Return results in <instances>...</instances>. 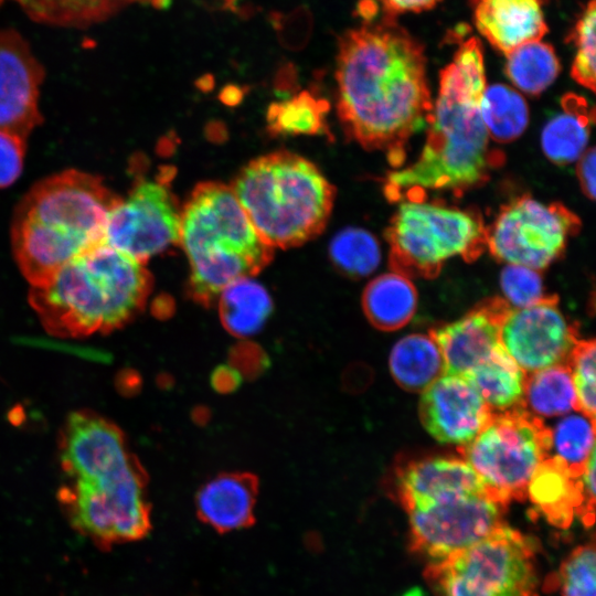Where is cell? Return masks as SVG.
I'll return each instance as SVG.
<instances>
[{"mask_svg": "<svg viewBox=\"0 0 596 596\" xmlns=\"http://www.w3.org/2000/svg\"><path fill=\"white\" fill-rule=\"evenodd\" d=\"M480 110L489 138L498 142L517 139L529 123V108L524 98L503 84L485 88Z\"/></svg>", "mask_w": 596, "mask_h": 596, "instance_id": "f546056e", "label": "cell"}, {"mask_svg": "<svg viewBox=\"0 0 596 596\" xmlns=\"http://www.w3.org/2000/svg\"><path fill=\"white\" fill-rule=\"evenodd\" d=\"M3 0H0V3L2 2Z\"/></svg>", "mask_w": 596, "mask_h": 596, "instance_id": "7bdbcfd3", "label": "cell"}, {"mask_svg": "<svg viewBox=\"0 0 596 596\" xmlns=\"http://www.w3.org/2000/svg\"><path fill=\"white\" fill-rule=\"evenodd\" d=\"M396 482L406 512L457 497L490 493L465 459L453 457L408 462L397 472Z\"/></svg>", "mask_w": 596, "mask_h": 596, "instance_id": "ac0fdd59", "label": "cell"}, {"mask_svg": "<svg viewBox=\"0 0 596 596\" xmlns=\"http://www.w3.org/2000/svg\"><path fill=\"white\" fill-rule=\"evenodd\" d=\"M39 23L86 28L103 22L124 8L149 0H15Z\"/></svg>", "mask_w": 596, "mask_h": 596, "instance_id": "4316f807", "label": "cell"}, {"mask_svg": "<svg viewBox=\"0 0 596 596\" xmlns=\"http://www.w3.org/2000/svg\"><path fill=\"white\" fill-rule=\"evenodd\" d=\"M257 478L247 472H225L205 482L195 497L196 515L219 533L255 523Z\"/></svg>", "mask_w": 596, "mask_h": 596, "instance_id": "d6986e66", "label": "cell"}, {"mask_svg": "<svg viewBox=\"0 0 596 596\" xmlns=\"http://www.w3.org/2000/svg\"><path fill=\"white\" fill-rule=\"evenodd\" d=\"M526 496L553 525L567 528L575 515L586 526L594 523V512L587 507L581 476H575L554 457L547 456L538 467Z\"/></svg>", "mask_w": 596, "mask_h": 596, "instance_id": "ffe728a7", "label": "cell"}, {"mask_svg": "<svg viewBox=\"0 0 596 596\" xmlns=\"http://www.w3.org/2000/svg\"><path fill=\"white\" fill-rule=\"evenodd\" d=\"M486 87L481 45L477 39H469L440 73L439 93L419 157L386 177L384 193L390 201L423 200L426 191L436 190L462 193L485 183L502 163V153L489 146L481 117Z\"/></svg>", "mask_w": 596, "mask_h": 596, "instance_id": "7a4b0ae2", "label": "cell"}, {"mask_svg": "<svg viewBox=\"0 0 596 596\" xmlns=\"http://www.w3.org/2000/svg\"><path fill=\"white\" fill-rule=\"evenodd\" d=\"M362 307L374 327L385 331L396 330L413 318L417 292L409 277L396 272L382 274L366 285Z\"/></svg>", "mask_w": 596, "mask_h": 596, "instance_id": "603a6c76", "label": "cell"}, {"mask_svg": "<svg viewBox=\"0 0 596 596\" xmlns=\"http://www.w3.org/2000/svg\"><path fill=\"white\" fill-rule=\"evenodd\" d=\"M475 18L480 33L505 54L547 31L540 0H479Z\"/></svg>", "mask_w": 596, "mask_h": 596, "instance_id": "44dd1931", "label": "cell"}, {"mask_svg": "<svg viewBox=\"0 0 596 596\" xmlns=\"http://www.w3.org/2000/svg\"><path fill=\"white\" fill-rule=\"evenodd\" d=\"M476 3L479 1V0H473Z\"/></svg>", "mask_w": 596, "mask_h": 596, "instance_id": "b9f144b4", "label": "cell"}, {"mask_svg": "<svg viewBox=\"0 0 596 596\" xmlns=\"http://www.w3.org/2000/svg\"><path fill=\"white\" fill-rule=\"evenodd\" d=\"M171 170L136 179L109 213L105 243L146 264L179 244L181 206L170 188Z\"/></svg>", "mask_w": 596, "mask_h": 596, "instance_id": "7c38bea8", "label": "cell"}, {"mask_svg": "<svg viewBox=\"0 0 596 596\" xmlns=\"http://www.w3.org/2000/svg\"><path fill=\"white\" fill-rule=\"evenodd\" d=\"M152 277L142 264L103 243L31 286L30 302L56 337L117 329L145 306Z\"/></svg>", "mask_w": 596, "mask_h": 596, "instance_id": "277c9868", "label": "cell"}, {"mask_svg": "<svg viewBox=\"0 0 596 596\" xmlns=\"http://www.w3.org/2000/svg\"><path fill=\"white\" fill-rule=\"evenodd\" d=\"M500 286L513 309L531 306L544 297L540 273L526 266L508 264L501 272Z\"/></svg>", "mask_w": 596, "mask_h": 596, "instance_id": "8d00e7d4", "label": "cell"}, {"mask_svg": "<svg viewBox=\"0 0 596 596\" xmlns=\"http://www.w3.org/2000/svg\"><path fill=\"white\" fill-rule=\"evenodd\" d=\"M491 409L507 411L521 404L526 373L502 344L464 376Z\"/></svg>", "mask_w": 596, "mask_h": 596, "instance_id": "cb8c5ba5", "label": "cell"}, {"mask_svg": "<svg viewBox=\"0 0 596 596\" xmlns=\"http://www.w3.org/2000/svg\"><path fill=\"white\" fill-rule=\"evenodd\" d=\"M231 189L259 236L281 249L317 237L336 198V189L315 163L286 150L253 159Z\"/></svg>", "mask_w": 596, "mask_h": 596, "instance_id": "8992f818", "label": "cell"}, {"mask_svg": "<svg viewBox=\"0 0 596 596\" xmlns=\"http://www.w3.org/2000/svg\"><path fill=\"white\" fill-rule=\"evenodd\" d=\"M507 75L523 93L539 95L560 72L552 46L541 41L529 42L507 53Z\"/></svg>", "mask_w": 596, "mask_h": 596, "instance_id": "4dcf8cb0", "label": "cell"}, {"mask_svg": "<svg viewBox=\"0 0 596 596\" xmlns=\"http://www.w3.org/2000/svg\"><path fill=\"white\" fill-rule=\"evenodd\" d=\"M505 504L490 493L462 496L408 513L411 549L444 560L490 535L504 524Z\"/></svg>", "mask_w": 596, "mask_h": 596, "instance_id": "4fadbf2b", "label": "cell"}, {"mask_svg": "<svg viewBox=\"0 0 596 596\" xmlns=\"http://www.w3.org/2000/svg\"><path fill=\"white\" fill-rule=\"evenodd\" d=\"M493 412L464 377L443 374L423 391L419 417L438 441L464 446L490 421Z\"/></svg>", "mask_w": 596, "mask_h": 596, "instance_id": "2e32d148", "label": "cell"}, {"mask_svg": "<svg viewBox=\"0 0 596 596\" xmlns=\"http://www.w3.org/2000/svg\"><path fill=\"white\" fill-rule=\"evenodd\" d=\"M395 382L411 392L424 391L444 374L441 353L426 334L405 336L393 347L389 359Z\"/></svg>", "mask_w": 596, "mask_h": 596, "instance_id": "484cf974", "label": "cell"}, {"mask_svg": "<svg viewBox=\"0 0 596 596\" xmlns=\"http://www.w3.org/2000/svg\"><path fill=\"white\" fill-rule=\"evenodd\" d=\"M336 81L345 136L401 167L411 137L427 127L434 106L419 43L392 24L349 31L340 40Z\"/></svg>", "mask_w": 596, "mask_h": 596, "instance_id": "6da1fadb", "label": "cell"}, {"mask_svg": "<svg viewBox=\"0 0 596 596\" xmlns=\"http://www.w3.org/2000/svg\"><path fill=\"white\" fill-rule=\"evenodd\" d=\"M385 238L393 272L433 278L451 257L478 258L487 248V225L471 209L405 200L394 213Z\"/></svg>", "mask_w": 596, "mask_h": 596, "instance_id": "ba28073f", "label": "cell"}, {"mask_svg": "<svg viewBox=\"0 0 596 596\" xmlns=\"http://www.w3.org/2000/svg\"><path fill=\"white\" fill-rule=\"evenodd\" d=\"M594 419L577 411L568 413L550 428V457L556 458L575 476H581L595 450Z\"/></svg>", "mask_w": 596, "mask_h": 596, "instance_id": "1f68e13d", "label": "cell"}, {"mask_svg": "<svg viewBox=\"0 0 596 596\" xmlns=\"http://www.w3.org/2000/svg\"><path fill=\"white\" fill-rule=\"evenodd\" d=\"M44 68L15 30H0V130L26 140L42 123L39 108Z\"/></svg>", "mask_w": 596, "mask_h": 596, "instance_id": "9a60e30c", "label": "cell"}, {"mask_svg": "<svg viewBox=\"0 0 596 596\" xmlns=\"http://www.w3.org/2000/svg\"><path fill=\"white\" fill-rule=\"evenodd\" d=\"M595 0H590L574 30L576 55L571 75L578 84L592 92L595 91Z\"/></svg>", "mask_w": 596, "mask_h": 596, "instance_id": "e575fe53", "label": "cell"}, {"mask_svg": "<svg viewBox=\"0 0 596 596\" xmlns=\"http://www.w3.org/2000/svg\"><path fill=\"white\" fill-rule=\"evenodd\" d=\"M549 450L550 428L521 404L493 413L481 432L461 446L465 460L490 494L505 505L526 497L529 482Z\"/></svg>", "mask_w": 596, "mask_h": 596, "instance_id": "30bf717a", "label": "cell"}, {"mask_svg": "<svg viewBox=\"0 0 596 596\" xmlns=\"http://www.w3.org/2000/svg\"><path fill=\"white\" fill-rule=\"evenodd\" d=\"M25 139L0 130V189L12 184L21 174Z\"/></svg>", "mask_w": 596, "mask_h": 596, "instance_id": "74e56055", "label": "cell"}, {"mask_svg": "<svg viewBox=\"0 0 596 596\" xmlns=\"http://www.w3.org/2000/svg\"><path fill=\"white\" fill-rule=\"evenodd\" d=\"M561 105L562 113L543 128L541 142L552 162L567 164L586 150L595 114L588 102L575 94L564 95Z\"/></svg>", "mask_w": 596, "mask_h": 596, "instance_id": "7402d4cb", "label": "cell"}, {"mask_svg": "<svg viewBox=\"0 0 596 596\" xmlns=\"http://www.w3.org/2000/svg\"><path fill=\"white\" fill-rule=\"evenodd\" d=\"M329 105L312 93L300 92L290 98L270 104L266 115L273 136H313L328 132L326 115Z\"/></svg>", "mask_w": 596, "mask_h": 596, "instance_id": "f1b7e54d", "label": "cell"}, {"mask_svg": "<svg viewBox=\"0 0 596 596\" xmlns=\"http://www.w3.org/2000/svg\"><path fill=\"white\" fill-rule=\"evenodd\" d=\"M66 481L58 499L68 521L100 549L140 540L150 531L146 472L131 453Z\"/></svg>", "mask_w": 596, "mask_h": 596, "instance_id": "52a82bcc", "label": "cell"}, {"mask_svg": "<svg viewBox=\"0 0 596 596\" xmlns=\"http://www.w3.org/2000/svg\"><path fill=\"white\" fill-rule=\"evenodd\" d=\"M119 199L102 178L75 169L35 183L15 206L11 224L13 256L30 285L105 243Z\"/></svg>", "mask_w": 596, "mask_h": 596, "instance_id": "3957f363", "label": "cell"}, {"mask_svg": "<svg viewBox=\"0 0 596 596\" xmlns=\"http://www.w3.org/2000/svg\"><path fill=\"white\" fill-rule=\"evenodd\" d=\"M532 539L505 524L476 544L430 562L427 579L444 596H536Z\"/></svg>", "mask_w": 596, "mask_h": 596, "instance_id": "9c48e42d", "label": "cell"}, {"mask_svg": "<svg viewBox=\"0 0 596 596\" xmlns=\"http://www.w3.org/2000/svg\"><path fill=\"white\" fill-rule=\"evenodd\" d=\"M439 0H381L384 8L390 12H406L426 10Z\"/></svg>", "mask_w": 596, "mask_h": 596, "instance_id": "ab89813d", "label": "cell"}, {"mask_svg": "<svg viewBox=\"0 0 596 596\" xmlns=\"http://www.w3.org/2000/svg\"><path fill=\"white\" fill-rule=\"evenodd\" d=\"M216 301L225 329L241 338L257 333L273 310L269 292L253 277H243L228 284Z\"/></svg>", "mask_w": 596, "mask_h": 596, "instance_id": "d4e9b609", "label": "cell"}, {"mask_svg": "<svg viewBox=\"0 0 596 596\" xmlns=\"http://www.w3.org/2000/svg\"><path fill=\"white\" fill-rule=\"evenodd\" d=\"M581 225L564 204L522 195L503 205L487 226V248L498 260L539 270L562 255Z\"/></svg>", "mask_w": 596, "mask_h": 596, "instance_id": "8fae6325", "label": "cell"}, {"mask_svg": "<svg viewBox=\"0 0 596 596\" xmlns=\"http://www.w3.org/2000/svg\"><path fill=\"white\" fill-rule=\"evenodd\" d=\"M595 148L586 149L578 158L577 178L584 194L589 199L595 198Z\"/></svg>", "mask_w": 596, "mask_h": 596, "instance_id": "f35d334b", "label": "cell"}, {"mask_svg": "<svg viewBox=\"0 0 596 596\" xmlns=\"http://www.w3.org/2000/svg\"><path fill=\"white\" fill-rule=\"evenodd\" d=\"M521 405L538 417H553L578 411L568 365L556 364L526 375Z\"/></svg>", "mask_w": 596, "mask_h": 596, "instance_id": "83f0119b", "label": "cell"}, {"mask_svg": "<svg viewBox=\"0 0 596 596\" xmlns=\"http://www.w3.org/2000/svg\"><path fill=\"white\" fill-rule=\"evenodd\" d=\"M329 254L333 265L353 278L369 276L381 262L377 240L359 227H347L337 233L330 242Z\"/></svg>", "mask_w": 596, "mask_h": 596, "instance_id": "d6a6232c", "label": "cell"}, {"mask_svg": "<svg viewBox=\"0 0 596 596\" xmlns=\"http://www.w3.org/2000/svg\"><path fill=\"white\" fill-rule=\"evenodd\" d=\"M179 244L190 265L189 292L202 305L216 302L234 280L257 275L274 255L231 187L216 181L199 183L181 206Z\"/></svg>", "mask_w": 596, "mask_h": 596, "instance_id": "5b68a950", "label": "cell"}, {"mask_svg": "<svg viewBox=\"0 0 596 596\" xmlns=\"http://www.w3.org/2000/svg\"><path fill=\"white\" fill-rule=\"evenodd\" d=\"M595 563L594 543L576 547L560 568L562 596H595Z\"/></svg>", "mask_w": 596, "mask_h": 596, "instance_id": "836d02e7", "label": "cell"}, {"mask_svg": "<svg viewBox=\"0 0 596 596\" xmlns=\"http://www.w3.org/2000/svg\"><path fill=\"white\" fill-rule=\"evenodd\" d=\"M511 307L504 299H489L462 318L436 328L430 337L444 362V374L464 376L501 344V324Z\"/></svg>", "mask_w": 596, "mask_h": 596, "instance_id": "e0dca14e", "label": "cell"}, {"mask_svg": "<svg viewBox=\"0 0 596 596\" xmlns=\"http://www.w3.org/2000/svg\"><path fill=\"white\" fill-rule=\"evenodd\" d=\"M567 365L576 392L577 409L595 418V341L578 340Z\"/></svg>", "mask_w": 596, "mask_h": 596, "instance_id": "d590c367", "label": "cell"}, {"mask_svg": "<svg viewBox=\"0 0 596 596\" xmlns=\"http://www.w3.org/2000/svg\"><path fill=\"white\" fill-rule=\"evenodd\" d=\"M557 302L556 296H544L531 306L511 308L501 324L500 342L525 373L567 364L578 341Z\"/></svg>", "mask_w": 596, "mask_h": 596, "instance_id": "5bb4252c", "label": "cell"}, {"mask_svg": "<svg viewBox=\"0 0 596 596\" xmlns=\"http://www.w3.org/2000/svg\"><path fill=\"white\" fill-rule=\"evenodd\" d=\"M404 596H422V593L418 589H414V590H411L409 593H407Z\"/></svg>", "mask_w": 596, "mask_h": 596, "instance_id": "60d3db41", "label": "cell"}]
</instances>
